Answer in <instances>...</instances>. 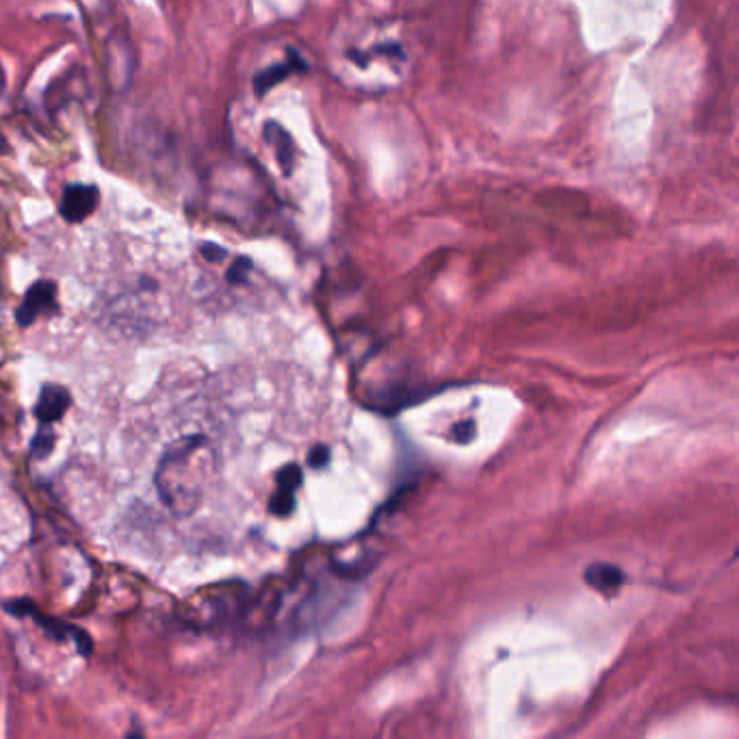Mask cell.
Returning a JSON list of instances; mask_svg holds the SVG:
<instances>
[{"mask_svg": "<svg viewBox=\"0 0 739 739\" xmlns=\"http://www.w3.org/2000/svg\"><path fill=\"white\" fill-rule=\"evenodd\" d=\"M213 469L211 442L202 434L171 442L159 460L154 486L174 516L186 519L202 505Z\"/></svg>", "mask_w": 739, "mask_h": 739, "instance_id": "6da1fadb", "label": "cell"}, {"mask_svg": "<svg viewBox=\"0 0 739 739\" xmlns=\"http://www.w3.org/2000/svg\"><path fill=\"white\" fill-rule=\"evenodd\" d=\"M3 607H5V611H9L15 618H31V620L35 625H40L48 633V638H53L55 642H74V646L78 648V652L82 657L92 655V640H89L87 633L72 627V625L63 623V620H59V618L42 614L28 598L7 600Z\"/></svg>", "mask_w": 739, "mask_h": 739, "instance_id": "7a4b0ae2", "label": "cell"}, {"mask_svg": "<svg viewBox=\"0 0 739 739\" xmlns=\"http://www.w3.org/2000/svg\"><path fill=\"white\" fill-rule=\"evenodd\" d=\"M57 311V284L50 280H40L31 284L24 293V299L15 313V321L20 328H31L40 317L53 315Z\"/></svg>", "mask_w": 739, "mask_h": 739, "instance_id": "3957f363", "label": "cell"}, {"mask_svg": "<svg viewBox=\"0 0 739 739\" xmlns=\"http://www.w3.org/2000/svg\"><path fill=\"white\" fill-rule=\"evenodd\" d=\"M100 193L98 186L94 184H70L65 186V191L59 202V213L65 221L70 223H80L87 219L98 206Z\"/></svg>", "mask_w": 739, "mask_h": 739, "instance_id": "277c9868", "label": "cell"}, {"mask_svg": "<svg viewBox=\"0 0 739 739\" xmlns=\"http://www.w3.org/2000/svg\"><path fill=\"white\" fill-rule=\"evenodd\" d=\"M72 403V397L67 388L59 386V384H46L42 386L40 399L35 403V419L40 421V425H55L57 421H61L65 417L67 408Z\"/></svg>", "mask_w": 739, "mask_h": 739, "instance_id": "5b68a950", "label": "cell"}, {"mask_svg": "<svg viewBox=\"0 0 739 739\" xmlns=\"http://www.w3.org/2000/svg\"><path fill=\"white\" fill-rule=\"evenodd\" d=\"M583 577L596 592H614L625 583V573L611 564H592Z\"/></svg>", "mask_w": 739, "mask_h": 739, "instance_id": "8992f818", "label": "cell"}, {"mask_svg": "<svg viewBox=\"0 0 739 739\" xmlns=\"http://www.w3.org/2000/svg\"><path fill=\"white\" fill-rule=\"evenodd\" d=\"M295 57H290V61L286 63H280V65H273V67H267V70H263L259 76L254 78V89L259 96H265L273 85L280 82L282 78H286L290 72L295 70Z\"/></svg>", "mask_w": 739, "mask_h": 739, "instance_id": "52a82bcc", "label": "cell"}, {"mask_svg": "<svg viewBox=\"0 0 739 739\" xmlns=\"http://www.w3.org/2000/svg\"><path fill=\"white\" fill-rule=\"evenodd\" d=\"M53 449H55L53 425H42L37 429V434L33 436V440H31V455L37 458V460H44V458H48L50 453H53Z\"/></svg>", "mask_w": 739, "mask_h": 739, "instance_id": "ba28073f", "label": "cell"}, {"mask_svg": "<svg viewBox=\"0 0 739 739\" xmlns=\"http://www.w3.org/2000/svg\"><path fill=\"white\" fill-rule=\"evenodd\" d=\"M295 510V492H288V490H276L269 501V512L273 514V516L278 519H284V516H290V512Z\"/></svg>", "mask_w": 739, "mask_h": 739, "instance_id": "9c48e42d", "label": "cell"}, {"mask_svg": "<svg viewBox=\"0 0 739 739\" xmlns=\"http://www.w3.org/2000/svg\"><path fill=\"white\" fill-rule=\"evenodd\" d=\"M299 486H302V469L297 467V464H288V467H284L278 473V488L280 490L295 492Z\"/></svg>", "mask_w": 739, "mask_h": 739, "instance_id": "30bf717a", "label": "cell"}, {"mask_svg": "<svg viewBox=\"0 0 739 739\" xmlns=\"http://www.w3.org/2000/svg\"><path fill=\"white\" fill-rule=\"evenodd\" d=\"M252 269V263H250V259H243V256H241V259H236L232 265H230V269H228V282H232V284H241V282H245V278H247V271Z\"/></svg>", "mask_w": 739, "mask_h": 739, "instance_id": "8fae6325", "label": "cell"}, {"mask_svg": "<svg viewBox=\"0 0 739 739\" xmlns=\"http://www.w3.org/2000/svg\"><path fill=\"white\" fill-rule=\"evenodd\" d=\"M328 460H330V449H328V446H323V444L315 446V449H311V453H308V464H311L313 469L325 467Z\"/></svg>", "mask_w": 739, "mask_h": 739, "instance_id": "7c38bea8", "label": "cell"}, {"mask_svg": "<svg viewBox=\"0 0 739 739\" xmlns=\"http://www.w3.org/2000/svg\"><path fill=\"white\" fill-rule=\"evenodd\" d=\"M200 252H202L204 259L211 261V263H219L221 259H226V254H228L226 250L219 247V245H215V243H204V245L200 247Z\"/></svg>", "mask_w": 739, "mask_h": 739, "instance_id": "4fadbf2b", "label": "cell"}]
</instances>
